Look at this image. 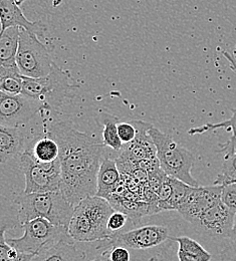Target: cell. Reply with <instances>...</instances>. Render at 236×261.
<instances>
[{"label": "cell", "instance_id": "32", "mask_svg": "<svg viewBox=\"0 0 236 261\" xmlns=\"http://www.w3.org/2000/svg\"><path fill=\"white\" fill-rule=\"evenodd\" d=\"M110 250L111 248L102 250L99 255H97L95 258L90 261H112L110 258Z\"/></svg>", "mask_w": 236, "mask_h": 261}, {"label": "cell", "instance_id": "33", "mask_svg": "<svg viewBox=\"0 0 236 261\" xmlns=\"http://www.w3.org/2000/svg\"><path fill=\"white\" fill-rule=\"evenodd\" d=\"M228 238L231 240V243L236 244V213L235 216H234V221H233V226L228 235Z\"/></svg>", "mask_w": 236, "mask_h": 261}, {"label": "cell", "instance_id": "9", "mask_svg": "<svg viewBox=\"0 0 236 261\" xmlns=\"http://www.w3.org/2000/svg\"><path fill=\"white\" fill-rule=\"evenodd\" d=\"M19 164L25 181L23 193L32 194L61 191V174H53L45 171L34 161L28 152H24L20 156Z\"/></svg>", "mask_w": 236, "mask_h": 261}, {"label": "cell", "instance_id": "19", "mask_svg": "<svg viewBox=\"0 0 236 261\" xmlns=\"http://www.w3.org/2000/svg\"><path fill=\"white\" fill-rule=\"evenodd\" d=\"M37 164H49L60 159V147L55 138L45 132L37 136L25 150Z\"/></svg>", "mask_w": 236, "mask_h": 261}, {"label": "cell", "instance_id": "34", "mask_svg": "<svg viewBox=\"0 0 236 261\" xmlns=\"http://www.w3.org/2000/svg\"><path fill=\"white\" fill-rule=\"evenodd\" d=\"M15 1V3L18 5V6H20L21 4H23L27 0H14Z\"/></svg>", "mask_w": 236, "mask_h": 261}, {"label": "cell", "instance_id": "10", "mask_svg": "<svg viewBox=\"0 0 236 261\" xmlns=\"http://www.w3.org/2000/svg\"><path fill=\"white\" fill-rule=\"evenodd\" d=\"M221 191L222 186L219 185L190 187L177 211L186 221L192 224L202 213L221 201Z\"/></svg>", "mask_w": 236, "mask_h": 261}, {"label": "cell", "instance_id": "29", "mask_svg": "<svg viewBox=\"0 0 236 261\" xmlns=\"http://www.w3.org/2000/svg\"><path fill=\"white\" fill-rule=\"evenodd\" d=\"M119 137L124 145L134 141L137 135V129L132 122L129 123H118L117 126Z\"/></svg>", "mask_w": 236, "mask_h": 261}, {"label": "cell", "instance_id": "13", "mask_svg": "<svg viewBox=\"0 0 236 261\" xmlns=\"http://www.w3.org/2000/svg\"><path fill=\"white\" fill-rule=\"evenodd\" d=\"M75 206L93 222L101 236V241L112 237L107 228V223L110 216L115 212V209L107 199L97 195L87 197Z\"/></svg>", "mask_w": 236, "mask_h": 261}, {"label": "cell", "instance_id": "22", "mask_svg": "<svg viewBox=\"0 0 236 261\" xmlns=\"http://www.w3.org/2000/svg\"><path fill=\"white\" fill-rule=\"evenodd\" d=\"M169 239L178 243L177 255L179 261H211L212 259L211 253L190 237H169Z\"/></svg>", "mask_w": 236, "mask_h": 261}, {"label": "cell", "instance_id": "4", "mask_svg": "<svg viewBox=\"0 0 236 261\" xmlns=\"http://www.w3.org/2000/svg\"><path fill=\"white\" fill-rule=\"evenodd\" d=\"M148 135L156 148V157L162 171L171 178L180 180L189 186L198 187V181L191 174L195 162L194 155L188 149L177 144L172 137L152 125Z\"/></svg>", "mask_w": 236, "mask_h": 261}, {"label": "cell", "instance_id": "23", "mask_svg": "<svg viewBox=\"0 0 236 261\" xmlns=\"http://www.w3.org/2000/svg\"><path fill=\"white\" fill-rule=\"evenodd\" d=\"M103 130H102V144L114 151H121L124 144L122 143L118 134V119L112 115L103 114Z\"/></svg>", "mask_w": 236, "mask_h": 261}, {"label": "cell", "instance_id": "3", "mask_svg": "<svg viewBox=\"0 0 236 261\" xmlns=\"http://www.w3.org/2000/svg\"><path fill=\"white\" fill-rule=\"evenodd\" d=\"M78 85L69 83V75L55 63L50 72L43 77L30 79L23 76L21 94L33 98L43 111L60 113L66 99L78 89Z\"/></svg>", "mask_w": 236, "mask_h": 261}, {"label": "cell", "instance_id": "7", "mask_svg": "<svg viewBox=\"0 0 236 261\" xmlns=\"http://www.w3.org/2000/svg\"><path fill=\"white\" fill-rule=\"evenodd\" d=\"M169 230L160 225H146L140 228L114 234L111 238L100 241L98 250H106L115 246L127 249H149L156 247L169 239Z\"/></svg>", "mask_w": 236, "mask_h": 261}, {"label": "cell", "instance_id": "5", "mask_svg": "<svg viewBox=\"0 0 236 261\" xmlns=\"http://www.w3.org/2000/svg\"><path fill=\"white\" fill-rule=\"evenodd\" d=\"M15 61L20 74L30 79L46 76L55 64L38 36L24 29L20 30Z\"/></svg>", "mask_w": 236, "mask_h": 261}, {"label": "cell", "instance_id": "28", "mask_svg": "<svg viewBox=\"0 0 236 261\" xmlns=\"http://www.w3.org/2000/svg\"><path fill=\"white\" fill-rule=\"evenodd\" d=\"M221 202L228 209L236 213V183L222 186Z\"/></svg>", "mask_w": 236, "mask_h": 261}, {"label": "cell", "instance_id": "6", "mask_svg": "<svg viewBox=\"0 0 236 261\" xmlns=\"http://www.w3.org/2000/svg\"><path fill=\"white\" fill-rule=\"evenodd\" d=\"M21 237L8 238L6 241L18 251L34 255L68 235V229L57 226L43 218L33 219L21 225Z\"/></svg>", "mask_w": 236, "mask_h": 261}, {"label": "cell", "instance_id": "27", "mask_svg": "<svg viewBox=\"0 0 236 261\" xmlns=\"http://www.w3.org/2000/svg\"><path fill=\"white\" fill-rule=\"evenodd\" d=\"M128 220H129V216L126 213L115 210V212L110 216L108 220V223H107L108 231L111 233L112 236L116 233L121 232V230L127 224Z\"/></svg>", "mask_w": 236, "mask_h": 261}, {"label": "cell", "instance_id": "30", "mask_svg": "<svg viewBox=\"0 0 236 261\" xmlns=\"http://www.w3.org/2000/svg\"><path fill=\"white\" fill-rule=\"evenodd\" d=\"M110 258L112 261H131L129 249L122 246H115L110 250Z\"/></svg>", "mask_w": 236, "mask_h": 261}, {"label": "cell", "instance_id": "24", "mask_svg": "<svg viewBox=\"0 0 236 261\" xmlns=\"http://www.w3.org/2000/svg\"><path fill=\"white\" fill-rule=\"evenodd\" d=\"M8 229L7 223H0V261H32L34 254L20 252L7 243L5 234Z\"/></svg>", "mask_w": 236, "mask_h": 261}, {"label": "cell", "instance_id": "35", "mask_svg": "<svg viewBox=\"0 0 236 261\" xmlns=\"http://www.w3.org/2000/svg\"><path fill=\"white\" fill-rule=\"evenodd\" d=\"M148 261H161L158 257H152V258H150Z\"/></svg>", "mask_w": 236, "mask_h": 261}, {"label": "cell", "instance_id": "25", "mask_svg": "<svg viewBox=\"0 0 236 261\" xmlns=\"http://www.w3.org/2000/svg\"><path fill=\"white\" fill-rule=\"evenodd\" d=\"M233 183H236V152L224 157L221 172L216 177L213 185L225 186Z\"/></svg>", "mask_w": 236, "mask_h": 261}, {"label": "cell", "instance_id": "8", "mask_svg": "<svg viewBox=\"0 0 236 261\" xmlns=\"http://www.w3.org/2000/svg\"><path fill=\"white\" fill-rule=\"evenodd\" d=\"M42 112V107L22 94L9 95L0 91V125L22 128L34 116Z\"/></svg>", "mask_w": 236, "mask_h": 261}, {"label": "cell", "instance_id": "18", "mask_svg": "<svg viewBox=\"0 0 236 261\" xmlns=\"http://www.w3.org/2000/svg\"><path fill=\"white\" fill-rule=\"evenodd\" d=\"M120 183L121 173L116 161L103 157L97 178V196L110 201Z\"/></svg>", "mask_w": 236, "mask_h": 261}, {"label": "cell", "instance_id": "31", "mask_svg": "<svg viewBox=\"0 0 236 261\" xmlns=\"http://www.w3.org/2000/svg\"><path fill=\"white\" fill-rule=\"evenodd\" d=\"M220 261H236V244L230 243L226 246L219 255Z\"/></svg>", "mask_w": 236, "mask_h": 261}, {"label": "cell", "instance_id": "12", "mask_svg": "<svg viewBox=\"0 0 236 261\" xmlns=\"http://www.w3.org/2000/svg\"><path fill=\"white\" fill-rule=\"evenodd\" d=\"M132 123L137 129L136 138L131 143L123 146L120 158L136 165L143 160L157 158L156 148L148 135L151 124L144 123L142 121H133Z\"/></svg>", "mask_w": 236, "mask_h": 261}, {"label": "cell", "instance_id": "2", "mask_svg": "<svg viewBox=\"0 0 236 261\" xmlns=\"http://www.w3.org/2000/svg\"><path fill=\"white\" fill-rule=\"evenodd\" d=\"M14 203L20 225L35 218H43L57 226L68 229L74 209L61 191L32 194L22 192L15 198Z\"/></svg>", "mask_w": 236, "mask_h": 261}, {"label": "cell", "instance_id": "26", "mask_svg": "<svg viewBox=\"0 0 236 261\" xmlns=\"http://www.w3.org/2000/svg\"><path fill=\"white\" fill-rule=\"evenodd\" d=\"M170 182L172 185V194L169 200L168 206H167V211L171 210H178L179 206L181 205L182 201L184 200L185 196L188 193L190 187L185 183H183L180 180L174 179L170 177Z\"/></svg>", "mask_w": 236, "mask_h": 261}, {"label": "cell", "instance_id": "17", "mask_svg": "<svg viewBox=\"0 0 236 261\" xmlns=\"http://www.w3.org/2000/svg\"><path fill=\"white\" fill-rule=\"evenodd\" d=\"M223 56L229 61L230 63V67L232 70L235 72L236 74V55L231 56L228 51L222 50ZM217 129H226V130H231L232 135L230 139L223 145H220V150L219 152L225 153V156L232 155L236 152V109L232 110V116L221 123L217 124H206L204 126H200L197 128H192L188 130L189 135H197V134H204L209 130H217Z\"/></svg>", "mask_w": 236, "mask_h": 261}, {"label": "cell", "instance_id": "11", "mask_svg": "<svg viewBox=\"0 0 236 261\" xmlns=\"http://www.w3.org/2000/svg\"><path fill=\"white\" fill-rule=\"evenodd\" d=\"M235 213L221 201L193 221L194 227L213 237H227L233 226Z\"/></svg>", "mask_w": 236, "mask_h": 261}, {"label": "cell", "instance_id": "21", "mask_svg": "<svg viewBox=\"0 0 236 261\" xmlns=\"http://www.w3.org/2000/svg\"><path fill=\"white\" fill-rule=\"evenodd\" d=\"M21 28L12 27L1 32L0 24V67L18 70L16 65V53Z\"/></svg>", "mask_w": 236, "mask_h": 261}, {"label": "cell", "instance_id": "15", "mask_svg": "<svg viewBox=\"0 0 236 261\" xmlns=\"http://www.w3.org/2000/svg\"><path fill=\"white\" fill-rule=\"evenodd\" d=\"M85 251L77 249L75 242L67 235L35 254L32 261H86Z\"/></svg>", "mask_w": 236, "mask_h": 261}, {"label": "cell", "instance_id": "1", "mask_svg": "<svg viewBox=\"0 0 236 261\" xmlns=\"http://www.w3.org/2000/svg\"><path fill=\"white\" fill-rule=\"evenodd\" d=\"M60 147L61 192L75 206L87 197L97 195V178L104 157V145L65 122L48 126Z\"/></svg>", "mask_w": 236, "mask_h": 261}, {"label": "cell", "instance_id": "20", "mask_svg": "<svg viewBox=\"0 0 236 261\" xmlns=\"http://www.w3.org/2000/svg\"><path fill=\"white\" fill-rule=\"evenodd\" d=\"M68 235L74 242H96L101 241V236L89 217L76 206L70 219Z\"/></svg>", "mask_w": 236, "mask_h": 261}, {"label": "cell", "instance_id": "16", "mask_svg": "<svg viewBox=\"0 0 236 261\" xmlns=\"http://www.w3.org/2000/svg\"><path fill=\"white\" fill-rule=\"evenodd\" d=\"M27 148L25 135L21 128L0 125V164L20 157Z\"/></svg>", "mask_w": 236, "mask_h": 261}, {"label": "cell", "instance_id": "14", "mask_svg": "<svg viewBox=\"0 0 236 261\" xmlns=\"http://www.w3.org/2000/svg\"><path fill=\"white\" fill-rule=\"evenodd\" d=\"M0 24L1 32L8 28L18 27L37 36H43L47 28L41 21H30L14 0H0Z\"/></svg>", "mask_w": 236, "mask_h": 261}]
</instances>
